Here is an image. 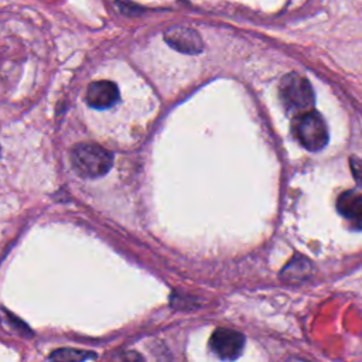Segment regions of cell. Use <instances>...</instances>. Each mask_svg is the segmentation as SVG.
<instances>
[{"instance_id":"1","label":"cell","mask_w":362,"mask_h":362,"mask_svg":"<svg viewBox=\"0 0 362 362\" xmlns=\"http://www.w3.org/2000/svg\"><path fill=\"white\" fill-rule=\"evenodd\" d=\"M71 164L79 177L99 178L110 170L113 156L99 144L79 143L71 150Z\"/></svg>"},{"instance_id":"2","label":"cell","mask_w":362,"mask_h":362,"mask_svg":"<svg viewBox=\"0 0 362 362\" xmlns=\"http://www.w3.org/2000/svg\"><path fill=\"white\" fill-rule=\"evenodd\" d=\"M293 133L297 141L310 151L321 150L328 141L327 124L315 110L298 113L293 119Z\"/></svg>"},{"instance_id":"3","label":"cell","mask_w":362,"mask_h":362,"mask_svg":"<svg viewBox=\"0 0 362 362\" xmlns=\"http://www.w3.org/2000/svg\"><path fill=\"white\" fill-rule=\"evenodd\" d=\"M280 96L284 105L290 109L307 112L314 105L313 86L307 78L290 72L281 78Z\"/></svg>"},{"instance_id":"4","label":"cell","mask_w":362,"mask_h":362,"mask_svg":"<svg viewBox=\"0 0 362 362\" xmlns=\"http://www.w3.org/2000/svg\"><path fill=\"white\" fill-rule=\"evenodd\" d=\"M209 346L219 359L235 361L243 351L245 337L230 328H216L209 338Z\"/></svg>"},{"instance_id":"5","label":"cell","mask_w":362,"mask_h":362,"mask_svg":"<svg viewBox=\"0 0 362 362\" xmlns=\"http://www.w3.org/2000/svg\"><path fill=\"white\" fill-rule=\"evenodd\" d=\"M164 41L182 54H198L204 44L201 35L187 25H171L164 31Z\"/></svg>"},{"instance_id":"6","label":"cell","mask_w":362,"mask_h":362,"mask_svg":"<svg viewBox=\"0 0 362 362\" xmlns=\"http://www.w3.org/2000/svg\"><path fill=\"white\" fill-rule=\"evenodd\" d=\"M119 99V89L116 83L110 81H95L88 85L85 100L90 107L107 109L113 106Z\"/></svg>"},{"instance_id":"7","label":"cell","mask_w":362,"mask_h":362,"mask_svg":"<svg viewBox=\"0 0 362 362\" xmlns=\"http://www.w3.org/2000/svg\"><path fill=\"white\" fill-rule=\"evenodd\" d=\"M337 208L354 226L362 228V191L351 189L342 192L337 201Z\"/></svg>"},{"instance_id":"8","label":"cell","mask_w":362,"mask_h":362,"mask_svg":"<svg viewBox=\"0 0 362 362\" xmlns=\"http://www.w3.org/2000/svg\"><path fill=\"white\" fill-rule=\"evenodd\" d=\"M96 355L90 351L76 348H58L49 354L51 362H85L93 359Z\"/></svg>"},{"instance_id":"9","label":"cell","mask_w":362,"mask_h":362,"mask_svg":"<svg viewBox=\"0 0 362 362\" xmlns=\"http://www.w3.org/2000/svg\"><path fill=\"white\" fill-rule=\"evenodd\" d=\"M311 272L310 262L308 259L300 257V259H293L283 270H281V277L290 281H300L308 277Z\"/></svg>"},{"instance_id":"10","label":"cell","mask_w":362,"mask_h":362,"mask_svg":"<svg viewBox=\"0 0 362 362\" xmlns=\"http://www.w3.org/2000/svg\"><path fill=\"white\" fill-rule=\"evenodd\" d=\"M107 362H146L144 356L140 355L137 351H119L110 356Z\"/></svg>"},{"instance_id":"11","label":"cell","mask_w":362,"mask_h":362,"mask_svg":"<svg viewBox=\"0 0 362 362\" xmlns=\"http://www.w3.org/2000/svg\"><path fill=\"white\" fill-rule=\"evenodd\" d=\"M4 313V320H6V322L7 324H10L17 332H28L30 334V329H28V327L25 325V324H23V321H20V320H17L14 315H11L8 311H3Z\"/></svg>"},{"instance_id":"12","label":"cell","mask_w":362,"mask_h":362,"mask_svg":"<svg viewBox=\"0 0 362 362\" xmlns=\"http://www.w3.org/2000/svg\"><path fill=\"white\" fill-rule=\"evenodd\" d=\"M349 164H351V170H352V174L355 177V180L362 184V161L356 157H352L349 160Z\"/></svg>"},{"instance_id":"13","label":"cell","mask_w":362,"mask_h":362,"mask_svg":"<svg viewBox=\"0 0 362 362\" xmlns=\"http://www.w3.org/2000/svg\"><path fill=\"white\" fill-rule=\"evenodd\" d=\"M286 362H307V361H304V359H300V358H296V356H293V358H288Z\"/></svg>"},{"instance_id":"14","label":"cell","mask_w":362,"mask_h":362,"mask_svg":"<svg viewBox=\"0 0 362 362\" xmlns=\"http://www.w3.org/2000/svg\"><path fill=\"white\" fill-rule=\"evenodd\" d=\"M0 154H1V148H0Z\"/></svg>"}]
</instances>
